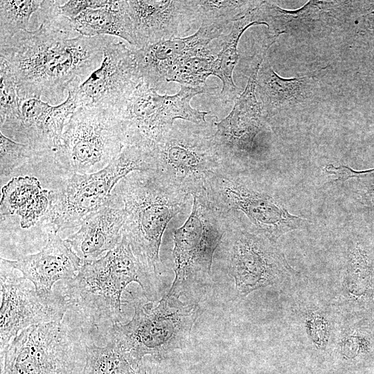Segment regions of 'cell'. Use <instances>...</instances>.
I'll return each instance as SVG.
<instances>
[{
    "label": "cell",
    "instance_id": "cell-1",
    "mask_svg": "<svg viewBox=\"0 0 374 374\" xmlns=\"http://www.w3.org/2000/svg\"><path fill=\"white\" fill-rule=\"evenodd\" d=\"M114 37H87L71 20L53 15L34 30L0 40V57L9 64L20 99L35 98L58 105L101 64L104 48Z\"/></svg>",
    "mask_w": 374,
    "mask_h": 374
},
{
    "label": "cell",
    "instance_id": "cell-2",
    "mask_svg": "<svg viewBox=\"0 0 374 374\" xmlns=\"http://www.w3.org/2000/svg\"><path fill=\"white\" fill-rule=\"evenodd\" d=\"M112 194L125 211L123 234L133 253L148 274L159 280L163 234L170 221L186 210L189 195L150 170L128 174Z\"/></svg>",
    "mask_w": 374,
    "mask_h": 374
},
{
    "label": "cell",
    "instance_id": "cell-3",
    "mask_svg": "<svg viewBox=\"0 0 374 374\" xmlns=\"http://www.w3.org/2000/svg\"><path fill=\"white\" fill-rule=\"evenodd\" d=\"M140 285L148 296L154 295L158 281L135 257L123 234L118 244L104 256L82 265L77 275L68 280L65 295L73 307L91 322L119 323L121 294L131 283Z\"/></svg>",
    "mask_w": 374,
    "mask_h": 374
},
{
    "label": "cell",
    "instance_id": "cell-4",
    "mask_svg": "<svg viewBox=\"0 0 374 374\" xmlns=\"http://www.w3.org/2000/svg\"><path fill=\"white\" fill-rule=\"evenodd\" d=\"M137 170H153L151 152L125 145L116 159L102 170L71 174L49 190V206L40 222L54 234L80 226L88 215L106 203L121 179Z\"/></svg>",
    "mask_w": 374,
    "mask_h": 374
},
{
    "label": "cell",
    "instance_id": "cell-5",
    "mask_svg": "<svg viewBox=\"0 0 374 374\" xmlns=\"http://www.w3.org/2000/svg\"><path fill=\"white\" fill-rule=\"evenodd\" d=\"M202 313L198 304L167 294L157 301L135 303L131 321L113 324L109 337L136 357L150 355L159 364L186 347Z\"/></svg>",
    "mask_w": 374,
    "mask_h": 374
},
{
    "label": "cell",
    "instance_id": "cell-6",
    "mask_svg": "<svg viewBox=\"0 0 374 374\" xmlns=\"http://www.w3.org/2000/svg\"><path fill=\"white\" fill-rule=\"evenodd\" d=\"M215 123H175L152 151L153 171L189 195L205 193L208 179L224 166Z\"/></svg>",
    "mask_w": 374,
    "mask_h": 374
},
{
    "label": "cell",
    "instance_id": "cell-7",
    "mask_svg": "<svg viewBox=\"0 0 374 374\" xmlns=\"http://www.w3.org/2000/svg\"><path fill=\"white\" fill-rule=\"evenodd\" d=\"M215 88L180 86L174 95H161L142 79L123 106L115 112L124 145L152 151L172 129L176 119L199 124L207 121L208 112L190 106L192 98Z\"/></svg>",
    "mask_w": 374,
    "mask_h": 374
},
{
    "label": "cell",
    "instance_id": "cell-8",
    "mask_svg": "<svg viewBox=\"0 0 374 374\" xmlns=\"http://www.w3.org/2000/svg\"><path fill=\"white\" fill-rule=\"evenodd\" d=\"M193 197L190 215L174 232L175 275L168 294L178 298L210 281L214 253L226 228L225 212L206 192Z\"/></svg>",
    "mask_w": 374,
    "mask_h": 374
},
{
    "label": "cell",
    "instance_id": "cell-9",
    "mask_svg": "<svg viewBox=\"0 0 374 374\" xmlns=\"http://www.w3.org/2000/svg\"><path fill=\"white\" fill-rule=\"evenodd\" d=\"M124 146L115 112L80 107L65 125L53 150V163L71 175L91 174L109 165Z\"/></svg>",
    "mask_w": 374,
    "mask_h": 374
},
{
    "label": "cell",
    "instance_id": "cell-10",
    "mask_svg": "<svg viewBox=\"0 0 374 374\" xmlns=\"http://www.w3.org/2000/svg\"><path fill=\"white\" fill-rule=\"evenodd\" d=\"M224 211L226 228L217 249L240 296L276 284L290 274L292 269L276 242L244 222L239 212Z\"/></svg>",
    "mask_w": 374,
    "mask_h": 374
},
{
    "label": "cell",
    "instance_id": "cell-11",
    "mask_svg": "<svg viewBox=\"0 0 374 374\" xmlns=\"http://www.w3.org/2000/svg\"><path fill=\"white\" fill-rule=\"evenodd\" d=\"M260 186L244 170L224 166L208 179L206 194L218 208L243 213L257 231L276 243L283 235L310 224Z\"/></svg>",
    "mask_w": 374,
    "mask_h": 374
},
{
    "label": "cell",
    "instance_id": "cell-12",
    "mask_svg": "<svg viewBox=\"0 0 374 374\" xmlns=\"http://www.w3.org/2000/svg\"><path fill=\"white\" fill-rule=\"evenodd\" d=\"M85 348L67 326L49 322L29 326L1 352V374H80Z\"/></svg>",
    "mask_w": 374,
    "mask_h": 374
},
{
    "label": "cell",
    "instance_id": "cell-13",
    "mask_svg": "<svg viewBox=\"0 0 374 374\" xmlns=\"http://www.w3.org/2000/svg\"><path fill=\"white\" fill-rule=\"evenodd\" d=\"M258 70H250L247 86L235 101L231 113L215 123V139L224 166L248 168L260 160L265 150L267 123L256 93Z\"/></svg>",
    "mask_w": 374,
    "mask_h": 374
},
{
    "label": "cell",
    "instance_id": "cell-14",
    "mask_svg": "<svg viewBox=\"0 0 374 374\" xmlns=\"http://www.w3.org/2000/svg\"><path fill=\"white\" fill-rule=\"evenodd\" d=\"M14 270L7 259L1 258L0 352L22 330L61 321L69 309L64 295L53 292L41 296Z\"/></svg>",
    "mask_w": 374,
    "mask_h": 374
},
{
    "label": "cell",
    "instance_id": "cell-15",
    "mask_svg": "<svg viewBox=\"0 0 374 374\" xmlns=\"http://www.w3.org/2000/svg\"><path fill=\"white\" fill-rule=\"evenodd\" d=\"M116 40L114 37L105 47L100 66L75 90L78 107L116 112L141 82L133 48Z\"/></svg>",
    "mask_w": 374,
    "mask_h": 374
},
{
    "label": "cell",
    "instance_id": "cell-16",
    "mask_svg": "<svg viewBox=\"0 0 374 374\" xmlns=\"http://www.w3.org/2000/svg\"><path fill=\"white\" fill-rule=\"evenodd\" d=\"M75 90L69 91L66 99L56 105L35 98L20 99L21 118L1 132L39 153L53 152L65 125L78 107Z\"/></svg>",
    "mask_w": 374,
    "mask_h": 374
},
{
    "label": "cell",
    "instance_id": "cell-17",
    "mask_svg": "<svg viewBox=\"0 0 374 374\" xmlns=\"http://www.w3.org/2000/svg\"><path fill=\"white\" fill-rule=\"evenodd\" d=\"M231 28L202 26L190 36L172 38L140 48L133 47L142 80L157 92L162 91L178 63L208 47L211 41L226 35Z\"/></svg>",
    "mask_w": 374,
    "mask_h": 374
},
{
    "label": "cell",
    "instance_id": "cell-18",
    "mask_svg": "<svg viewBox=\"0 0 374 374\" xmlns=\"http://www.w3.org/2000/svg\"><path fill=\"white\" fill-rule=\"evenodd\" d=\"M136 48L181 37L197 25L190 1H128Z\"/></svg>",
    "mask_w": 374,
    "mask_h": 374
},
{
    "label": "cell",
    "instance_id": "cell-19",
    "mask_svg": "<svg viewBox=\"0 0 374 374\" xmlns=\"http://www.w3.org/2000/svg\"><path fill=\"white\" fill-rule=\"evenodd\" d=\"M7 261L33 284L41 296L52 294L57 281L73 278L82 266L79 257L57 233L48 234L47 244L38 253Z\"/></svg>",
    "mask_w": 374,
    "mask_h": 374
},
{
    "label": "cell",
    "instance_id": "cell-20",
    "mask_svg": "<svg viewBox=\"0 0 374 374\" xmlns=\"http://www.w3.org/2000/svg\"><path fill=\"white\" fill-rule=\"evenodd\" d=\"M124 224L125 211L111 193L106 203L88 215L80 229L65 241L82 265L89 263L118 244L123 236Z\"/></svg>",
    "mask_w": 374,
    "mask_h": 374
},
{
    "label": "cell",
    "instance_id": "cell-21",
    "mask_svg": "<svg viewBox=\"0 0 374 374\" xmlns=\"http://www.w3.org/2000/svg\"><path fill=\"white\" fill-rule=\"evenodd\" d=\"M314 75L280 77L265 57L256 78V93L267 121L286 107L308 98L314 88Z\"/></svg>",
    "mask_w": 374,
    "mask_h": 374
},
{
    "label": "cell",
    "instance_id": "cell-22",
    "mask_svg": "<svg viewBox=\"0 0 374 374\" xmlns=\"http://www.w3.org/2000/svg\"><path fill=\"white\" fill-rule=\"evenodd\" d=\"M1 216L17 215L20 225L30 228L41 222L49 206V190L35 177L12 178L1 189Z\"/></svg>",
    "mask_w": 374,
    "mask_h": 374
},
{
    "label": "cell",
    "instance_id": "cell-23",
    "mask_svg": "<svg viewBox=\"0 0 374 374\" xmlns=\"http://www.w3.org/2000/svg\"><path fill=\"white\" fill-rule=\"evenodd\" d=\"M73 30L87 37L116 36L136 47L128 1H109L106 6L87 9L71 19Z\"/></svg>",
    "mask_w": 374,
    "mask_h": 374
},
{
    "label": "cell",
    "instance_id": "cell-24",
    "mask_svg": "<svg viewBox=\"0 0 374 374\" xmlns=\"http://www.w3.org/2000/svg\"><path fill=\"white\" fill-rule=\"evenodd\" d=\"M84 348L80 374H158V363L136 357L111 337L104 346L89 344Z\"/></svg>",
    "mask_w": 374,
    "mask_h": 374
},
{
    "label": "cell",
    "instance_id": "cell-25",
    "mask_svg": "<svg viewBox=\"0 0 374 374\" xmlns=\"http://www.w3.org/2000/svg\"><path fill=\"white\" fill-rule=\"evenodd\" d=\"M258 6L233 23L231 30L224 35L221 49L216 55L213 75L218 77L222 82L220 97L224 102L235 98L236 88L233 73L238 60V44L240 37L248 28L254 24H260L257 16Z\"/></svg>",
    "mask_w": 374,
    "mask_h": 374
},
{
    "label": "cell",
    "instance_id": "cell-26",
    "mask_svg": "<svg viewBox=\"0 0 374 374\" xmlns=\"http://www.w3.org/2000/svg\"><path fill=\"white\" fill-rule=\"evenodd\" d=\"M262 1L193 0L190 3L197 25L231 26L234 22L258 7Z\"/></svg>",
    "mask_w": 374,
    "mask_h": 374
},
{
    "label": "cell",
    "instance_id": "cell-27",
    "mask_svg": "<svg viewBox=\"0 0 374 374\" xmlns=\"http://www.w3.org/2000/svg\"><path fill=\"white\" fill-rule=\"evenodd\" d=\"M373 273L366 252L355 246L348 253L343 282L351 299H371Z\"/></svg>",
    "mask_w": 374,
    "mask_h": 374
},
{
    "label": "cell",
    "instance_id": "cell-28",
    "mask_svg": "<svg viewBox=\"0 0 374 374\" xmlns=\"http://www.w3.org/2000/svg\"><path fill=\"white\" fill-rule=\"evenodd\" d=\"M215 57L208 47L201 50L178 63L168 75L167 82H176L181 86L193 88L205 87L208 77L213 75Z\"/></svg>",
    "mask_w": 374,
    "mask_h": 374
},
{
    "label": "cell",
    "instance_id": "cell-29",
    "mask_svg": "<svg viewBox=\"0 0 374 374\" xmlns=\"http://www.w3.org/2000/svg\"><path fill=\"white\" fill-rule=\"evenodd\" d=\"M42 1L1 0L0 1V40L28 30L30 19L41 8Z\"/></svg>",
    "mask_w": 374,
    "mask_h": 374
},
{
    "label": "cell",
    "instance_id": "cell-30",
    "mask_svg": "<svg viewBox=\"0 0 374 374\" xmlns=\"http://www.w3.org/2000/svg\"><path fill=\"white\" fill-rule=\"evenodd\" d=\"M0 58V130H3L19 120L21 110L15 76L8 62Z\"/></svg>",
    "mask_w": 374,
    "mask_h": 374
},
{
    "label": "cell",
    "instance_id": "cell-31",
    "mask_svg": "<svg viewBox=\"0 0 374 374\" xmlns=\"http://www.w3.org/2000/svg\"><path fill=\"white\" fill-rule=\"evenodd\" d=\"M48 153H39L30 145L15 142L0 132L1 179L10 176L15 169Z\"/></svg>",
    "mask_w": 374,
    "mask_h": 374
},
{
    "label": "cell",
    "instance_id": "cell-32",
    "mask_svg": "<svg viewBox=\"0 0 374 374\" xmlns=\"http://www.w3.org/2000/svg\"><path fill=\"white\" fill-rule=\"evenodd\" d=\"M374 345V334L371 330H357L346 335L341 343L342 353L354 357L359 353H366Z\"/></svg>",
    "mask_w": 374,
    "mask_h": 374
},
{
    "label": "cell",
    "instance_id": "cell-33",
    "mask_svg": "<svg viewBox=\"0 0 374 374\" xmlns=\"http://www.w3.org/2000/svg\"><path fill=\"white\" fill-rule=\"evenodd\" d=\"M308 335L317 348H325L330 338V326L326 317L321 312L310 314L305 319Z\"/></svg>",
    "mask_w": 374,
    "mask_h": 374
},
{
    "label": "cell",
    "instance_id": "cell-34",
    "mask_svg": "<svg viewBox=\"0 0 374 374\" xmlns=\"http://www.w3.org/2000/svg\"><path fill=\"white\" fill-rule=\"evenodd\" d=\"M109 1H57V11L60 16L73 19L87 9H96L108 4Z\"/></svg>",
    "mask_w": 374,
    "mask_h": 374
},
{
    "label": "cell",
    "instance_id": "cell-35",
    "mask_svg": "<svg viewBox=\"0 0 374 374\" xmlns=\"http://www.w3.org/2000/svg\"><path fill=\"white\" fill-rule=\"evenodd\" d=\"M364 27L368 30H374V1L369 4L366 12L362 16Z\"/></svg>",
    "mask_w": 374,
    "mask_h": 374
}]
</instances>
